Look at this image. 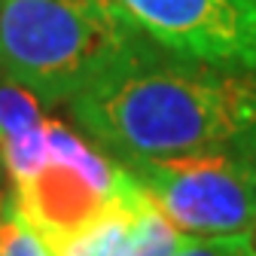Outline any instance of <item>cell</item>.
<instances>
[{
	"instance_id": "cell-1",
	"label": "cell",
	"mask_w": 256,
	"mask_h": 256,
	"mask_svg": "<svg viewBox=\"0 0 256 256\" xmlns=\"http://www.w3.org/2000/svg\"><path fill=\"white\" fill-rule=\"evenodd\" d=\"M68 107L116 165L214 152L256 162V70L180 58L152 43Z\"/></svg>"
},
{
	"instance_id": "cell-2",
	"label": "cell",
	"mask_w": 256,
	"mask_h": 256,
	"mask_svg": "<svg viewBox=\"0 0 256 256\" xmlns=\"http://www.w3.org/2000/svg\"><path fill=\"white\" fill-rule=\"evenodd\" d=\"M113 0H4L0 76L40 104H70L150 49Z\"/></svg>"
},
{
	"instance_id": "cell-3",
	"label": "cell",
	"mask_w": 256,
	"mask_h": 256,
	"mask_svg": "<svg viewBox=\"0 0 256 256\" xmlns=\"http://www.w3.org/2000/svg\"><path fill=\"white\" fill-rule=\"evenodd\" d=\"M134 177L92 140L46 116V158L34 174L10 183L12 202L58 256L92 222L110 214Z\"/></svg>"
},
{
	"instance_id": "cell-4",
	"label": "cell",
	"mask_w": 256,
	"mask_h": 256,
	"mask_svg": "<svg viewBox=\"0 0 256 256\" xmlns=\"http://www.w3.org/2000/svg\"><path fill=\"white\" fill-rule=\"evenodd\" d=\"M183 235H253L256 162L244 156H177L122 165Z\"/></svg>"
},
{
	"instance_id": "cell-5",
	"label": "cell",
	"mask_w": 256,
	"mask_h": 256,
	"mask_svg": "<svg viewBox=\"0 0 256 256\" xmlns=\"http://www.w3.org/2000/svg\"><path fill=\"white\" fill-rule=\"evenodd\" d=\"M146 40L171 55L256 70L253 0H113Z\"/></svg>"
},
{
	"instance_id": "cell-6",
	"label": "cell",
	"mask_w": 256,
	"mask_h": 256,
	"mask_svg": "<svg viewBox=\"0 0 256 256\" xmlns=\"http://www.w3.org/2000/svg\"><path fill=\"white\" fill-rule=\"evenodd\" d=\"M183 232L174 222L158 210V204L146 196L132 229H128L122 247L116 250V256H174L177 247L183 244Z\"/></svg>"
},
{
	"instance_id": "cell-7",
	"label": "cell",
	"mask_w": 256,
	"mask_h": 256,
	"mask_svg": "<svg viewBox=\"0 0 256 256\" xmlns=\"http://www.w3.org/2000/svg\"><path fill=\"white\" fill-rule=\"evenodd\" d=\"M0 256H52L49 244L37 235V229L16 208L12 192L6 198L4 216H0Z\"/></svg>"
},
{
	"instance_id": "cell-8",
	"label": "cell",
	"mask_w": 256,
	"mask_h": 256,
	"mask_svg": "<svg viewBox=\"0 0 256 256\" xmlns=\"http://www.w3.org/2000/svg\"><path fill=\"white\" fill-rule=\"evenodd\" d=\"M40 119H43L40 101L30 92L18 88L12 82L0 86V140H6V138L24 132V128L37 125Z\"/></svg>"
},
{
	"instance_id": "cell-9",
	"label": "cell",
	"mask_w": 256,
	"mask_h": 256,
	"mask_svg": "<svg viewBox=\"0 0 256 256\" xmlns=\"http://www.w3.org/2000/svg\"><path fill=\"white\" fill-rule=\"evenodd\" d=\"M174 256H256L253 235H186Z\"/></svg>"
},
{
	"instance_id": "cell-10",
	"label": "cell",
	"mask_w": 256,
	"mask_h": 256,
	"mask_svg": "<svg viewBox=\"0 0 256 256\" xmlns=\"http://www.w3.org/2000/svg\"><path fill=\"white\" fill-rule=\"evenodd\" d=\"M4 162H0V216H4V208H6V198H10V189H4Z\"/></svg>"
},
{
	"instance_id": "cell-11",
	"label": "cell",
	"mask_w": 256,
	"mask_h": 256,
	"mask_svg": "<svg viewBox=\"0 0 256 256\" xmlns=\"http://www.w3.org/2000/svg\"><path fill=\"white\" fill-rule=\"evenodd\" d=\"M253 241H256V229H253Z\"/></svg>"
},
{
	"instance_id": "cell-12",
	"label": "cell",
	"mask_w": 256,
	"mask_h": 256,
	"mask_svg": "<svg viewBox=\"0 0 256 256\" xmlns=\"http://www.w3.org/2000/svg\"><path fill=\"white\" fill-rule=\"evenodd\" d=\"M0 4H4V0H0Z\"/></svg>"
},
{
	"instance_id": "cell-13",
	"label": "cell",
	"mask_w": 256,
	"mask_h": 256,
	"mask_svg": "<svg viewBox=\"0 0 256 256\" xmlns=\"http://www.w3.org/2000/svg\"><path fill=\"white\" fill-rule=\"evenodd\" d=\"M253 4H256V0H253Z\"/></svg>"
}]
</instances>
